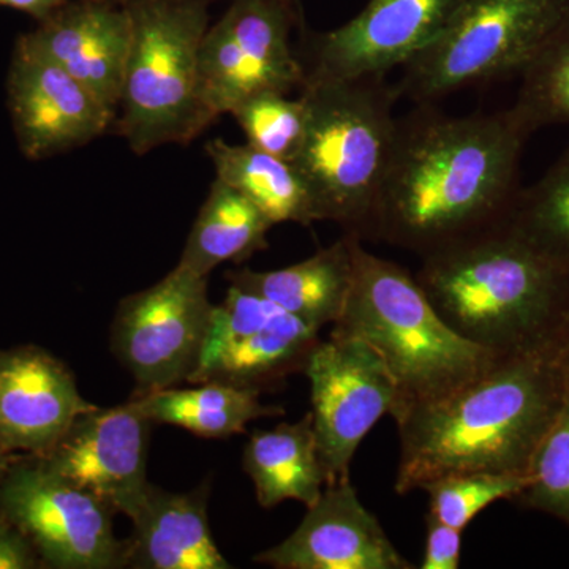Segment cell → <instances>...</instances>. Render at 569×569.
Here are the masks:
<instances>
[{
  "mask_svg": "<svg viewBox=\"0 0 569 569\" xmlns=\"http://www.w3.org/2000/svg\"><path fill=\"white\" fill-rule=\"evenodd\" d=\"M92 407L69 367L43 348L0 350V440L10 452L44 455Z\"/></svg>",
  "mask_w": 569,
  "mask_h": 569,
  "instance_id": "18",
  "label": "cell"
},
{
  "mask_svg": "<svg viewBox=\"0 0 569 569\" xmlns=\"http://www.w3.org/2000/svg\"><path fill=\"white\" fill-rule=\"evenodd\" d=\"M119 132L137 156L187 144L216 119L201 92L200 50L208 0H134Z\"/></svg>",
  "mask_w": 569,
  "mask_h": 569,
  "instance_id": "6",
  "label": "cell"
},
{
  "mask_svg": "<svg viewBox=\"0 0 569 569\" xmlns=\"http://www.w3.org/2000/svg\"><path fill=\"white\" fill-rule=\"evenodd\" d=\"M527 482L529 477L520 475L467 473L437 479L422 490L429 496V515L463 531L489 505L515 500Z\"/></svg>",
  "mask_w": 569,
  "mask_h": 569,
  "instance_id": "29",
  "label": "cell"
},
{
  "mask_svg": "<svg viewBox=\"0 0 569 569\" xmlns=\"http://www.w3.org/2000/svg\"><path fill=\"white\" fill-rule=\"evenodd\" d=\"M358 236L343 234L299 263L276 271L241 269L228 274L231 284L282 307L305 323L321 329L346 310L355 277Z\"/></svg>",
  "mask_w": 569,
  "mask_h": 569,
  "instance_id": "20",
  "label": "cell"
},
{
  "mask_svg": "<svg viewBox=\"0 0 569 569\" xmlns=\"http://www.w3.org/2000/svg\"><path fill=\"white\" fill-rule=\"evenodd\" d=\"M466 0H369L365 10L310 41L306 74L331 80L385 77L445 32Z\"/></svg>",
  "mask_w": 569,
  "mask_h": 569,
  "instance_id": "14",
  "label": "cell"
},
{
  "mask_svg": "<svg viewBox=\"0 0 569 569\" xmlns=\"http://www.w3.org/2000/svg\"><path fill=\"white\" fill-rule=\"evenodd\" d=\"M10 455L9 449L6 448V445L0 440V477H2L3 471L7 470V467L10 466Z\"/></svg>",
  "mask_w": 569,
  "mask_h": 569,
  "instance_id": "33",
  "label": "cell"
},
{
  "mask_svg": "<svg viewBox=\"0 0 569 569\" xmlns=\"http://www.w3.org/2000/svg\"><path fill=\"white\" fill-rule=\"evenodd\" d=\"M211 488L174 493L149 485L134 512L123 568L231 569L213 541L208 520Z\"/></svg>",
  "mask_w": 569,
  "mask_h": 569,
  "instance_id": "19",
  "label": "cell"
},
{
  "mask_svg": "<svg viewBox=\"0 0 569 569\" xmlns=\"http://www.w3.org/2000/svg\"><path fill=\"white\" fill-rule=\"evenodd\" d=\"M332 326L331 335L365 340L388 366L399 391L396 422L411 408L481 376L501 358L449 328L415 274L370 253L361 239L355 244L346 310Z\"/></svg>",
  "mask_w": 569,
  "mask_h": 569,
  "instance_id": "4",
  "label": "cell"
},
{
  "mask_svg": "<svg viewBox=\"0 0 569 569\" xmlns=\"http://www.w3.org/2000/svg\"><path fill=\"white\" fill-rule=\"evenodd\" d=\"M302 373L310 381V413L328 486L346 481L361 441L385 415L395 417V378L365 340L336 335L317 343Z\"/></svg>",
  "mask_w": 569,
  "mask_h": 569,
  "instance_id": "11",
  "label": "cell"
},
{
  "mask_svg": "<svg viewBox=\"0 0 569 569\" xmlns=\"http://www.w3.org/2000/svg\"><path fill=\"white\" fill-rule=\"evenodd\" d=\"M276 569H411L350 479L326 486L298 529L253 557Z\"/></svg>",
  "mask_w": 569,
  "mask_h": 569,
  "instance_id": "16",
  "label": "cell"
},
{
  "mask_svg": "<svg viewBox=\"0 0 569 569\" xmlns=\"http://www.w3.org/2000/svg\"><path fill=\"white\" fill-rule=\"evenodd\" d=\"M569 372V336L500 358L481 376L408 410L395 490L407 496L467 473L527 477L559 413Z\"/></svg>",
  "mask_w": 569,
  "mask_h": 569,
  "instance_id": "2",
  "label": "cell"
},
{
  "mask_svg": "<svg viewBox=\"0 0 569 569\" xmlns=\"http://www.w3.org/2000/svg\"><path fill=\"white\" fill-rule=\"evenodd\" d=\"M212 312L208 277L179 264L160 282L122 299L111 325V350L132 373L137 395L187 383Z\"/></svg>",
  "mask_w": 569,
  "mask_h": 569,
  "instance_id": "9",
  "label": "cell"
},
{
  "mask_svg": "<svg viewBox=\"0 0 569 569\" xmlns=\"http://www.w3.org/2000/svg\"><path fill=\"white\" fill-rule=\"evenodd\" d=\"M520 74L522 86L515 108L530 132L569 123V13Z\"/></svg>",
  "mask_w": 569,
  "mask_h": 569,
  "instance_id": "25",
  "label": "cell"
},
{
  "mask_svg": "<svg viewBox=\"0 0 569 569\" xmlns=\"http://www.w3.org/2000/svg\"><path fill=\"white\" fill-rule=\"evenodd\" d=\"M0 516L32 542L44 567L123 568L127 541L99 498L33 458L0 477Z\"/></svg>",
  "mask_w": 569,
  "mask_h": 569,
  "instance_id": "8",
  "label": "cell"
},
{
  "mask_svg": "<svg viewBox=\"0 0 569 569\" xmlns=\"http://www.w3.org/2000/svg\"><path fill=\"white\" fill-rule=\"evenodd\" d=\"M253 148L295 162L307 132V104L301 96L261 92L230 112Z\"/></svg>",
  "mask_w": 569,
  "mask_h": 569,
  "instance_id": "28",
  "label": "cell"
},
{
  "mask_svg": "<svg viewBox=\"0 0 569 569\" xmlns=\"http://www.w3.org/2000/svg\"><path fill=\"white\" fill-rule=\"evenodd\" d=\"M320 329L263 296L231 284L213 306L198 365L187 383H219L263 392L305 370Z\"/></svg>",
  "mask_w": 569,
  "mask_h": 569,
  "instance_id": "12",
  "label": "cell"
},
{
  "mask_svg": "<svg viewBox=\"0 0 569 569\" xmlns=\"http://www.w3.org/2000/svg\"><path fill=\"white\" fill-rule=\"evenodd\" d=\"M530 134L515 107L456 118L425 103L399 119L365 239L426 258L507 222Z\"/></svg>",
  "mask_w": 569,
  "mask_h": 569,
  "instance_id": "1",
  "label": "cell"
},
{
  "mask_svg": "<svg viewBox=\"0 0 569 569\" xmlns=\"http://www.w3.org/2000/svg\"><path fill=\"white\" fill-rule=\"evenodd\" d=\"M69 2L71 0H0V7L24 11L37 21H43Z\"/></svg>",
  "mask_w": 569,
  "mask_h": 569,
  "instance_id": "32",
  "label": "cell"
},
{
  "mask_svg": "<svg viewBox=\"0 0 569 569\" xmlns=\"http://www.w3.org/2000/svg\"><path fill=\"white\" fill-rule=\"evenodd\" d=\"M242 468L252 479L260 507L274 508L287 500L312 507L328 486L312 413L298 422L254 430L242 455Z\"/></svg>",
  "mask_w": 569,
  "mask_h": 569,
  "instance_id": "21",
  "label": "cell"
},
{
  "mask_svg": "<svg viewBox=\"0 0 569 569\" xmlns=\"http://www.w3.org/2000/svg\"><path fill=\"white\" fill-rule=\"evenodd\" d=\"M112 2L119 3V6H129V3L134 2V0H112Z\"/></svg>",
  "mask_w": 569,
  "mask_h": 569,
  "instance_id": "34",
  "label": "cell"
},
{
  "mask_svg": "<svg viewBox=\"0 0 569 569\" xmlns=\"http://www.w3.org/2000/svg\"><path fill=\"white\" fill-rule=\"evenodd\" d=\"M508 222L549 252L569 258V148L535 186L520 190Z\"/></svg>",
  "mask_w": 569,
  "mask_h": 569,
  "instance_id": "26",
  "label": "cell"
},
{
  "mask_svg": "<svg viewBox=\"0 0 569 569\" xmlns=\"http://www.w3.org/2000/svg\"><path fill=\"white\" fill-rule=\"evenodd\" d=\"M462 552V530L447 526L433 516L426 518V546L421 569H458Z\"/></svg>",
  "mask_w": 569,
  "mask_h": 569,
  "instance_id": "30",
  "label": "cell"
},
{
  "mask_svg": "<svg viewBox=\"0 0 569 569\" xmlns=\"http://www.w3.org/2000/svg\"><path fill=\"white\" fill-rule=\"evenodd\" d=\"M153 422L140 399L93 406L71 422L44 455L33 456L111 509L132 519L148 492L149 436Z\"/></svg>",
  "mask_w": 569,
  "mask_h": 569,
  "instance_id": "13",
  "label": "cell"
},
{
  "mask_svg": "<svg viewBox=\"0 0 569 569\" xmlns=\"http://www.w3.org/2000/svg\"><path fill=\"white\" fill-rule=\"evenodd\" d=\"M421 260L415 279L468 342L505 358L569 336V258L508 220Z\"/></svg>",
  "mask_w": 569,
  "mask_h": 569,
  "instance_id": "3",
  "label": "cell"
},
{
  "mask_svg": "<svg viewBox=\"0 0 569 569\" xmlns=\"http://www.w3.org/2000/svg\"><path fill=\"white\" fill-rule=\"evenodd\" d=\"M44 567L39 553L13 523L0 516V569Z\"/></svg>",
  "mask_w": 569,
  "mask_h": 569,
  "instance_id": "31",
  "label": "cell"
},
{
  "mask_svg": "<svg viewBox=\"0 0 569 569\" xmlns=\"http://www.w3.org/2000/svg\"><path fill=\"white\" fill-rule=\"evenodd\" d=\"M295 0H233L204 33L201 92L212 118L261 92L290 93L306 80L291 44Z\"/></svg>",
  "mask_w": 569,
  "mask_h": 569,
  "instance_id": "10",
  "label": "cell"
},
{
  "mask_svg": "<svg viewBox=\"0 0 569 569\" xmlns=\"http://www.w3.org/2000/svg\"><path fill=\"white\" fill-rule=\"evenodd\" d=\"M260 396L219 381L134 395L153 425L181 427L203 438H228L244 432L254 419L283 415V408L261 403Z\"/></svg>",
  "mask_w": 569,
  "mask_h": 569,
  "instance_id": "24",
  "label": "cell"
},
{
  "mask_svg": "<svg viewBox=\"0 0 569 569\" xmlns=\"http://www.w3.org/2000/svg\"><path fill=\"white\" fill-rule=\"evenodd\" d=\"M21 40L62 67L118 116L132 44V18L126 6L112 0H71Z\"/></svg>",
  "mask_w": 569,
  "mask_h": 569,
  "instance_id": "17",
  "label": "cell"
},
{
  "mask_svg": "<svg viewBox=\"0 0 569 569\" xmlns=\"http://www.w3.org/2000/svg\"><path fill=\"white\" fill-rule=\"evenodd\" d=\"M383 78L306 74L301 86L307 132L293 163L312 194L318 222L340 224L361 241L391 162L399 122V93Z\"/></svg>",
  "mask_w": 569,
  "mask_h": 569,
  "instance_id": "5",
  "label": "cell"
},
{
  "mask_svg": "<svg viewBox=\"0 0 569 569\" xmlns=\"http://www.w3.org/2000/svg\"><path fill=\"white\" fill-rule=\"evenodd\" d=\"M568 13L569 0H466L445 32L402 67L397 93L425 104L522 73Z\"/></svg>",
  "mask_w": 569,
  "mask_h": 569,
  "instance_id": "7",
  "label": "cell"
},
{
  "mask_svg": "<svg viewBox=\"0 0 569 569\" xmlns=\"http://www.w3.org/2000/svg\"><path fill=\"white\" fill-rule=\"evenodd\" d=\"M206 153L216 178L244 194L272 223L318 222L309 187L293 162L222 138L209 141Z\"/></svg>",
  "mask_w": 569,
  "mask_h": 569,
  "instance_id": "22",
  "label": "cell"
},
{
  "mask_svg": "<svg viewBox=\"0 0 569 569\" xmlns=\"http://www.w3.org/2000/svg\"><path fill=\"white\" fill-rule=\"evenodd\" d=\"M9 107L21 152L32 160L89 144L116 119L96 93L21 39L11 59Z\"/></svg>",
  "mask_w": 569,
  "mask_h": 569,
  "instance_id": "15",
  "label": "cell"
},
{
  "mask_svg": "<svg viewBox=\"0 0 569 569\" xmlns=\"http://www.w3.org/2000/svg\"><path fill=\"white\" fill-rule=\"evenodd\" d=\"M527 477L529 482L515 501L552 516L569 529V372L559 413L539 443Z\"/></svg>",
  "mask_w": 569,
  "mask_h": 569,
  "instance_id": "27",
  "label": "cell"
},
{
  "mask_svg": "<svg viewBox=\"0 0 569 569\" xmlns=\"http://www.w3.org/2000/svg\"><path fill=\"white\" fill-rule=\"evenodd\" d=\"M272 227L249 198L216 178L178 264L208 277L220 264L241 263L264 250Z\"/></svg>",
  "mask_w": 569,
  "mask_h": 569,
  "instance_id": "23",
  "label": "cell"
}]
</instances>
